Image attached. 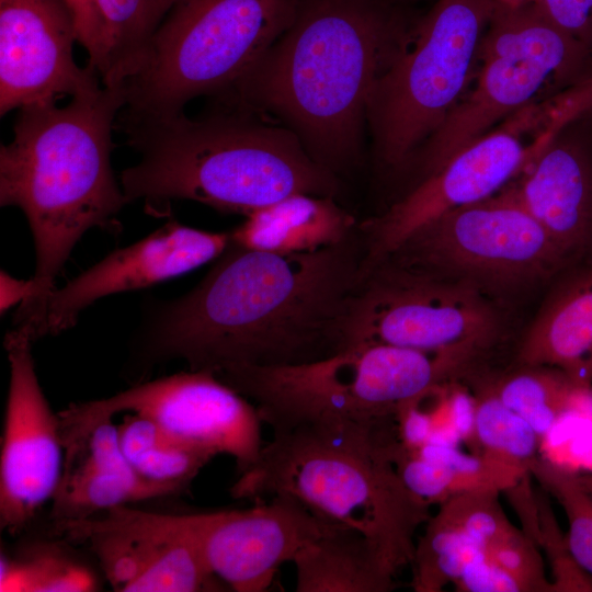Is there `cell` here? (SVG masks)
<instances>
[{"label": "cell", "instance_id": "1", "mask_svg": "<svg viewBox=\"0 0 592 592\" xmlns=\"http://www.w3.org/2000/svg\"><path fill=\"white\" fill-rule=\"evenodd\" d=\"M358 229L339 244L281 254L231 242L187 294L164 304L147 332L153 360L190 369L312 362L350 346L361 278Z\"/></svg>", "mask_w": 592, "mask_h": 592}, {"label": "cell", "instance_id": "2", "mask_svg": "<svg viewBox=\"0 0 592 592\" xmlns=\"http://www.w3.org/2000/svg\"><path fill=\"white\" fill-rule=\"evenodd\" d=\"M408 34L376 0H301L284 34L216 96L277 115L338 177L358 162L371 93Z\"/></svg>", "mask_w": 592, "mask_h": 592}, {"label": "cell", "instance_id": "3", "mask_svg": "<svg viewBox=\"0 0 592 592\" xmlns=\"http://www.w3.org/2000/svg\"><path fill=\"white\" fill-rule=\"evenodd\" d=\"M125 105L122 84L96 83L68 104L21 107L0 149V205L19 207L35 244L31 297L14 327L31 332L73 247L91 228L117 230L128 203L111 166L112 130Z\"/></svg>", "mask_w": 592, "mask_h": 592}, {"label": "cell", "instance_id": "4", "mask_svg": "<svg viewBox=\"0 0 592 592\" xmlns=\"http://www.w3.org/2000/svg\"><path fill=\"white\" fill-rule=\"evenodd\" d=\"M139 161L121 174L127 202L160 207L189 200L247 216L295 193L334 197L339 179L288 127L250 111L218 107L203 117L116 119Z\"/></svg>", "mask_w": 592, "mask_h": 592}, {"label": "cell", "instance_id": "5", "mask_svg": "<svg viewBox=\"0 0 592 592\" xmlns=\"http://www.w3.org/2000/svg\"><path fill=\"white\" fill-rule=\"evenodd\" d=\"M396 420L305 423L273 430L258 459L230 488L236 499L287 494L318 517L352 527L395 576L411 565L431 504L402 481L392 460Z\"/></svg>", "mask_w": 592, "mask_h": 592}, {"label": "cell", "instance_id": "6", "mask_svg": "<svg viewBox=\"0 0 592 592\" xmlns=\"http://www.w3.org/2000/svg\"><path fill=\"white\" fill-rule=\"evenodd\" d=\"M475 364L467 351L362 343L312 362L229 366L215 375L255 406L262 423L277 430L388 421L403 405L467 378Z\"/></svg>", "mask_w": 592, "mask_h": 592}, {"label": "cell", "instance_id": "7", "mask_svg": "<svg viewBox=\"0 0 592 592\" xmlns=\"http://www.w3.org/2000/svg\"><path fill=\"white\" fill-rule=\"evenodd\" d=\"M301 0H179L122 83L117 118L183 113L234 84L284 34Z\"/></svg>", "mask_w": 592, "mask_h": 592}, {"label": "cell", "instance_id": "8", "mask_svg": "<svg viewBox=\"0 0 592 592\" xmlns=\"http://www.w3.org/2000/svg\"><path fill=\"white\" fill-rule=\"evenodd\" d=\"M592 77V52L559 27L540 2L496 5L473 78L439 129L415 153L417 182L543 93L558 96Z\"/></svg>", "mask_w": 592, "mask_h": 592}, {"label": "cell", "instance_id": "9", "mask_svg": "<svg viewBox=\"0 0 592 592\" xmlns=\"http://www.w3.org/2000/svg\"><path fill=\"white\" fill-rule=\"evenodd\" d=\"M496 0H436L377 79L368 121L378 166L408 170L466 91Z\"/></svg>", "mask_w": 592, "mask_h": 592}, {"label": "cell", "instance_id": "10", "mask_svg": "<svg viewBox=\"0 0 592 592\" xmlns=\"http://www.w3.org/2000/svg\"><path fill=\"white\" fill-rule=\"evenodd\" d=\"M382 262L483 292L536 284L567 260L509 183L421 227Z\"/></svg>", "mask_w": 592, "mask_h": 592}, {"label": "cell", "instance_id": "11", "mask_svg": "<svg viewBox=\"0 0 592 592\" xmlns=\"http://www.w3.org/2000/svg\"><path fill=\"white\" fill-rule=\"evenodd\" d=\"M500 329L498 311L477 287L380 262L360 280L348 335L350 346L382 343L486 357Z\"/></svg>", "mask_w": 592, "mask_h": 592}, {"label": "cell", "instance_id": "12", "mask_svg": "<svg viewBox=\"0 0 592 592\" xmlns=\"http://www.w3.org/2000/svg\"><path fill=\"white\" fill-rule=\"evenodd\" d=\"M146 417L192 445L236 460L240 473L264 445L255 406L214 372H181L136 385L111 397L69 405L58 412L62 445L121 413Z\"/></svg>", "mask_w": 592, "mask_h": 592}, {"label": "cell", "instance_id": "13", "mask_svg": "<svg viewBox=\"0 0 592 592\" xmlns=\"http://www.w3.org/2000/svg\"><path fill=\"white\" fill-rule=\"evenodd\" d=\"M542 109L528 106L477 139L434 173L415 182L383 214L357 225L364 259L361 276L421 227L456 208L488 198L516 179L544 144L527 136Z\"/></svg>", "mask_w": 592, "mask_h": 592}, {"label": "cell", "instance_id": "14", "mask_svg": "<svg viewBox=\"0 0 592 592\" xmlns=\"http://www.w3.org/2000/svg\"><path fill=\"white\" fill-rule=\"evenodd\" d=\"M54 533L83 544L118 592L220 591L187 514L121 505L90 517L53 523Z\"/></svg>", "mask_w": 592, "mask_h": 592}, {"label": "cell", "instance_id": "15", "mask_svg": "<svg viewBox=\"0 0 592 592\" xmlns=\"http://www.w3.org/2000/svg\"><path fill=\"white\" fill-rule=\"evenodd\" d=\"M32 344L14 328L4 338L10 383L0 455V527L11 534L52 501L64 465L58 414L39 385Z\"/></svg>", "mask_w": 592, "mask_h": 592}, {"label": "cell", "instance_id": "16", "mask_svg": "<svg viewBox=\"0 0 592 592\" xmlns=\"http://www.w3.org/2000/svg\"><path fill=\"white\" fill-rule=\"evenodd\" d=\"M189 516L209 570L237 592L266 591L283 563L335 525L287 494L244 510Z\"/></svg>", "mask_w": 592, "mask_h": 592}, {"label": "cell", "instance_id": "17", "mask_svg": "<svg viewBox=\"0 0 592 592\" xmlns=\"http://www.w3.org/2000/svg\"><path fill=\"white\" fill-rule=\"evenodd\" d=\"M76 21L65 0H0V113L57 103L101 81L73 59Z\"/></svg>", "mask_w": 592, "mask_h": 592}, {"label": "cell", "instance_id": "18", "mask_svg": "<svg viewBox=\"0 0 592 592\" xmlns=\"http://www.w3.org/2000/svg\"><path fill=\"white\" fill-rule=\"evenodd\" d=\"M230 232H213L169 221L146 238L107 254L55 288L31 332L32 341L73 327L80 312L105 296L146 288L181 276L220 257Z\"/></svg>", "mask_w": 592, "mask_h": 592}, {"label": "cell", "instance_id": "19", "mask_svg": "<svg viewBox=\"0 0 592 592\" xmlns=\"http://www.w3.org/2000/svg\"><path fill=\"white\" fill-rule=\"evenodd\" d=\"M510 185L567 261L592 247V111L553 119Z\"/></svg>", "mask_w": 592, "mask_h": 592}, {"label": "cell", "instance_id": "20", "mask_svg": "<svg viewBox=\"0 0 592 592\" xmlns=\"http://www.w3.org/2000/svg\"><path fill=\"white\" fill-rule=\"evenodd\" d=\"M174 494L139 477L124 457L113 420L94 424L64 446L53 523L90 517L112 508Z\"/></svg>", "mask_w": 592, "mask_h": 592}, {"label": "cell", "instance_id": "21", "mask_svg": "<svg viewBox=\"0 0 592 592\" xmlns=\"http://www.w3.org/2000/svg\"><path fill=\"white\" fill-rule=\"evenodd\" d=\"M514 364L561 371L581 390L592 384V265L561 281L523 334Z\"/></svg>", "mask_w": 592, "mask_h": 592}, {"label": "cell", "instance_id": "22", "mask_svg": "<svg viewBox=\"0 0 592 592\" xmlns=\"http://www.w3.org/2000/svg\"><path fill=\"white\" fill-rule=\"evenodd\" d=\"M357 225L334 197L295 193L248 214L230 240L248 249L304 253L341 243Z\"/></svg>", "mask_w": 592, "mask_h": 592}, {"label": "cell", "instance_id": "23", "mask_svg": "<svg viewBox=\"0 0 592 592\" xmlns=\"http://www.w3.org/2000/svg\"><path fill=\"white\" fill-rule=\"evenodd\" d=\"M297 592H386L395 574L358 531L333 525L295 557Z\"/></svg>", "mask_w": 592, "mask_h": 592}, {"label": "cell", "instance_id": "24", "mask_svg": "<svg viewBox=\"0 0 592 592\" xmlns=\"http://www.w3.org/2000/svg\"><path fill=\"white\" fill-rule=\"evenodd\" d=\"M179 0H95L99 49L91 66L104 86L122 84Z\"/></svg>", "mask_w": 592, "mask_h": 592}, {"label": "cell", "instance_id": "25", "mask_svg": "<svg viewBox=\"0 0 592 592\" xmlns=\"http://www.w3.org/2000/svg\"><path fill=\"white\" fill-rule=\"evenodd\" d=\"M475 420L473 437L478 455L491 471L499 489L509 491L527 478L537 458L540 436L490 389L474 384Z\"/></svg>", "mask_w": 592, "mask_h": 592}, {"label": "cell", "instance_id": "26", "mask_svg": "<svg viewBox=\"0 0 592 592\" xmlns=\"http://www.w3.org/2000/svg\"><path fill=\"white\" fill-rule=\"evenodd\" d=\"M117 433L122 453L134 471L174 494L185 491L202 468L217 456L136 413L124 417Z\"/></svg>", "mask_w": 592, "mask_h": 592}, {"label": "cell", "instance_id": "27", "mask_svg": "<svg viewBox=\"0 0 592 592\" xmlns=\"http://www.w3.org/2000/svg\"><path fill=\"white\" fill-rule=\"evenodd\" d=\"M100 589L98 573L68 540L37 539L12 553L1 551V592H91Z\"/></svg>", "mask_w": 592, "mask_h": 592}, {"label": "cell", "instance_id": "28", "mask_svg": "<svg viewBox=\"0 0 592 592\" xmlns=\"http://www.w3.org/2000/svg\"><path fill=\"white\" fill-rule=\"evenodd\" d=\"M490 389L508 408L545 436L569 410L581 390L561 371L538 365L514 364L500 373H483L473 379Z\"/></svg>", "mask_w": 592, "mask_h": 592}, {"label": "cell", "instance_id": "29", "mask_svg": "<svg viewBox=\"0 0 592 592\" xmlns=\"http://www.w3.org/2000/svg\"><path fill=\"white\" fill-rule=\"evenodd\" d=\"M424 526L415 542L411 587L415 592H440L455 584L466 565L483 550L440 510Z\"/></svg>", "mask_w": 592, "mask_h": 592}, {"label": "cell", "instance_id": "30", "mask_svg": "<svg viewBox=\"0 0 592 592\" xmlns=\"http://www.w3.org/2000/svg\"><path fill=\"white\" fill-rule=\"evenodd\" d=\"M530 473L563 508L568 549L580 569L592 578V491L578 474L546 459H534Z\"/></svg>", "mask_w": 592, "mask_h": 592}, {"label": "cell", "instance_id": "31", "mask_svg": "<svg viewBox=\"0 0 592 592\" xmlns=\"http://www.w3.org/2000/svg\"><path fill=\"white\" fill-rule=\"evenodd\" d=\"M499 493L492 489L462 492L439 504V510L485 550L517 530L504 514Z\"/></svg>", "mask_w": 592, "mask_h": 592}, {"label": "cell", "instance_id": "32", "mask_svg": "<svg viewBox=\"0 0 592 592\" xmlns=\"http://www.w3.org/2000/svg\"><path fill=\"white\" fill-rule=\"evenodd\" d=\"M392 460L405 485L431 505L441 504L462 492L486 489L451 468L402 446L399 442L392 451Z\"/></svg>", "mask_w": 592, "mask_h": 592}, {"label": "cell", "instance_id": "33", "mask_svg": "<svg viewBox=\"0 0 592 592\" xmlns=\"http://www.w3.org/2000/svg\"><path fill=\"white\" fill-rule=\"evenodd\" d=\"M455 585L460 592H527L521 580L494 562L485 551L466 565Z\"/></svg>", "mask_w": 592, "mask_h": 592}, {"label": "cell", "instance_id": "34", "mask_svg": "<svg viewBox=\"0 0 592 592\" xmlns=\"http://www.w3.org/2000/svg\"><path fill=\"white\" fill-rule=\"evenodd\" d=\"M549 18L592 52V0H540Z\"/></svg>", "mask_w": 592, "mask_h": 592}, {"label": "cell", "instance_id": "35", "mask_svg": "<svg viewBox=\"0 0 592 592\" xmlns=\"http://www.w3.org/2000/svg\"><path fill=\"white\" fill-rule=\"evenodd\" d=\"M65 2L75 18L78 42L88 52V65H92L98 55L100 33L95 0H65Z\"/></svg>", "mask_w": 592, "mask_h": 592}, {"label": "cell", "instance_id": "36", "mask_svg": "<svg viewBox=\"0 0 592 592\" xmlns=\"http://www.w3.org/2000/svg\"><path fill=\"white\" fill-rule=\"evenodd\" d=\"M0 310L4 314L12 306L26 301L33 293V280H20L5 271L0 273Z\"/></svg>", "mask_w": 592, "mask_h": 592}, {"label": "cell", "instance_id": "37", "mask_svg": "<svg viewBox=\"0 0 592 592\" xmlns=\"http://www.w3.org/2000/svg\"><path fill=\"white\" fill-rule=\"evenodd\" d=\"M497 1L505 3V4H510V5H519V4L530 3V2H539L540 0H497Z\"/></svg>", "mask_w": 592, "mask_h": 592}, {"label": "cell", "instance_id": "38", "mask_svg": "<svg viewBox=\"0 0 592 592\" xmlns=\"http://www.w3.org/2000/svg\"><path fill=\"white\" fill-rule=\"evenodd\" d=\"M582 483L592 491V475H579Z\"/></svg>", "mask_w": 592, "mask_h": 592}]
</instances>
